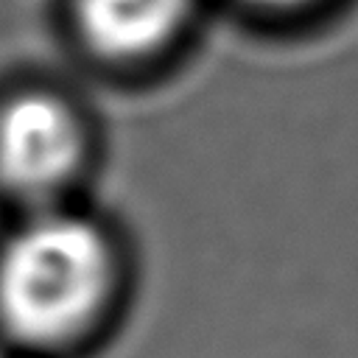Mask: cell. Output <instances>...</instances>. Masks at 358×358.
<instances>
[{
    "mask_svg": "<svg viewBox=\"0 0 358 358\" xmlns=\"http://www.w3.org/2000/svg\"><path fill=\"white\" fill-rule=\"evenodd\" d=\"M215 0H62V28L87 67L109 78L168 70L196 39Z\"/></svg>",
    "mask_w": 358,
    "mask_h": 358,
    "instance_id": "cell-3",
    "label": "cell"
},
{
    "mask_svg": "<svg viewBox=\"0 0 358 358\" xmlns=\"http://www.w3.org/2000/svg\"><path fill=\"white\" fill-rule=\"evenodd\" d=\"M238 11L243 20L266 28H299L324 20L344 0H215Z\"/></svg>",
    "mask_w": 358,
    "mask_h": 358,
    "instance_id": "cell-4",
    "label": "cell"
},
{
    "mask_svg": "<svg viewBox=\"0 0 358 358\" xmlns=\"http://www.w3.org/2000/svg\"><path fill=\"white\" fill-rule=\"evenodd\" d=\"M129 268L120 227L90 199L14 213L0 227V333L31 350L90 336Z\"/></svg>",
    "mask_w": 358,
    "mask_h": 358,
    "instance_id": "cell-1",
    "label": "cell"
},
{
    "mask_svg": "<svg viewBox=\"0 0 358 358\" xmlns=\"http://www.w3.org/2000/svg\"><path fill=\"white\" fill-rule=\"evenodd\" d=\"M101 154V123L76 90L45 76L0 84V207L6 215L87 201Z\"/></svg>",
    "mask_w": 358,
    "mask_h": 358,
    "instance_id": "cell-2",
    "label": "cell"
}]
</instances>
